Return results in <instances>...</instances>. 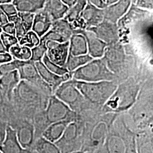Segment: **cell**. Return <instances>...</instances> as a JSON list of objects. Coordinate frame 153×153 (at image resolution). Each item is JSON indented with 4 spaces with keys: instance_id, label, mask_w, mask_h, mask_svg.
<instances>
[{
    "instance_id": "cell-1",
    "label": "cell",
    "mask_w": 153,
    "mask_h": 153,
    "mask_svg": "<svg viewBox=\"0 0 153 153\" xmlns=\"http://www.w3.org/2000/svg\"><path fill=\"white\" fill-rule=\"evenodd\" d=\"M49 97L21 80L13 91L11 102L18 117L33 121L35 115L45 109Z\"/></svg>"
},
{
    "instance_id": "cell-2",
    "label": "cell",
    "mask_w": 153,
    "mask_h": 153,
    "mask_svg": "<svg viewBox=\"0 0 153 153\" xmlns=\"http://www.w3.org/2000/svg\"><path fill=\"white\" fill-rule=\"evenodd\" d=\"M72 81L88 102L98 105H104L117 87L114 81L90 82L73 79Z\"/></svg>"
},
{
    "instance_id": "cell-3",
    "label": "cell",
    "mask_w": 153,
    "mask_h": 153,
    "mask_svg": "<svg viewBox=\"0 0 153 153\" xmlns=\"http://www.w3.org/2000/svg\"><path fill=\"white\" fill-rule=\"evenodd\" d=\"M72 73L73 79L84 82L113 81L115 76L105 61L101 58L94 59Z\"/></svg>"
},
{
    "instance_id": "cell-4",
    "label": "cell",
    "mask_w": 153,
    "mask_h": 153,
    "mask_svg": "<svg viewBox=\"0 0 153 153\" xmlns=\"http://www.w3.org/2000/svg\"><path fill=\"white\" fill-rule=\"evenodd\" d=\"M138 88L129 84L117 86L115 92L104 104L107 112H121L130 108L136 101Z\"/></svg>"
},
{
    "instance_id": "cell-5",
    "label": "cell",
    "mask_w": 153,
    "mask_h": 153,
    "mask_svg": "<svg viewBox=\"0 0 153 153\" xmlns=\"http://www.w3.org/2000/svg\"><path fill=\"white\" fill-rule=\"evenodd\" d=\"M75 112L53 94L49 97L47 106L43 111V115L45 123L48 126L57 121H74Z\"/></svg>"
},
{
    "instance_id": "cell-6",
    "label": "cell",
    "mask_w": 153,
    "mask_h": 153,
    "mask_svg": "<svg viewBox=\"0 0 153 153\" xmlns=\"http://www.w3.org/2000/svg\"><path fill=\"white\" fill-rule=\"evenodd\" d=\"M53 95L74 112L82 109L85 102L87 101L75 86L72 80L61 83L56 89Z\"/></svg>"
},
{
    "instance_id": "cell-7",
    "label": "cell",
    "mask_w": 153,
    "mask_h": 153,
    "mask_svg": "<svg viewBox=\"0 0 153 153\" xmlns=\"http://www.w3.org/2000/svg\"><path fill=\"white\" fill-rule=\"evenodd\" d=\"M82 131V126L75 121H71L67 126L60 139L55 143L62 153L80 151Z\"/></svg>"
},
{
    "instance_id": "cell-8",
    "label": "cell",
    "mask_w": 153,
    "mask_h": 153,
    "mask_svg": "<svg viewBox=\"0 0 153 153\" xmlns=\"http://www.w3.org/2000/svg\"><path fill=\"white\" fill-rule=\"evenodd\" d=\"M18 71L21 80L29 83L47 95L51 96L53 94L52 89L41 78L34 62L23 61Z\"/></svg>"
},
{
    "instance_id": "cell-9",
    "label": "cell",
    "mask_w": 153,
    "mask_h": 153,
    "mask_svg": "<svg viewBox=\"0 0 153 153\" xmlns=\"http://www.w3.org/2000/svg\"><path fill=\"white\" fill-rule=\"evenodd\" d=\"M8 126L15 130L18 141L23 149L33 150L36 140V133L32 121L18 117Z\"/></svg>"
},
{
    "instance_id": "cell-10",
    "label": "cell",
    "mask_w": 153,
    "mask_h": 153,
    "mask_svg": "<svg viewBox=\"0 0 153 153\" xmlns=\"http://www.w3.org/2000/svg\"><path fill=\"white\" fill-rule=\"evenodd\" d=\"M46 55L50 60L60 66H65L69 55V42L59 43L48 40L46 43Z\"/></svg>"
},
{
    "instance_id": "cell-11",
    "label": "cell",
    "mask_w": 153,
    "mask_h": 153,
    "mask_svg": "<svg viewBox=\"0 0 153 153\" xmlns=\"http://www.w3.org/2000/svg\"><path fill=\"white\" fill-rule=\"evenodd\" d=\"M35 64L41 78L52 89L53 94L61 83L69 80L71 77V73L60 76L52 73L47 68L42 61L35 62Z\"/></svg>"
},
{
    "instance_id": "cell-12",
    "label": "cell",
    "mask_w": 153,
    "mask_h": 153,
    "mask_svg": "<svg viewBox=\"0 0 153 153\" xmlns=\"http://www.w3.org/2000/svg\"><path fill=\"white\" fill-rule=\"evenodd\" d=\"M133 0H119L103 9L104 19L115 23L128 11Z\"/></svg>"
},
{
    "instance_id": "cell-13",
    "label": "cell",
    "mask_w": 153,
    "mask_h": 153,
    "mask_svg": "<svg viewBox=\"0 0 153 153\" xmlns=\"http://www.w3.org/2000/svg\"><path fill=\"white\" fill-rule=\"evenodd\" d=\"M80 33H82L86 39L88 54L93 59L102 58L105 52L107 44L91 31L86 30Z\"/></svg>"
},
{
    "instance_id": "cell-14",
    "label": "cell",
    "mask_w": 153,
    "mask_h": 153,
    "mask_svg": "<svg viewBox=\"0 0 153 153\" xmlns=\"http://www.w3.org/2000/svg\"><path fill=\"white\" fill-rule=\"evenodd\" d=\"M115 24L104 19L97 26L87 30L94 33L97 37L108 44L116 40L117 31Z\"/></svg>"
},
{
    "instance_id": "cell-15",
    "label": "cell",
    "mask_w": 153,
    "mask_h": 153,
    "mask_svg": "<svg viewBox=\"0 0 153 153\" xmlns=\"http://www.w3.org/2000/svg\"><path fill=\"white\" fill-rule=\"evenodd\" d=\"M80 16L86 23L88 29L97 26L104 20V10L87 2Z\"/></svg>"
},
{
    "instance_id": "cell-16",
    "label": "cell",
    "mask_w": 153,
    "mask_h": 153,
    "mask_svg": "<svg viewBox=\"0 0 153 153\" xmlns=\"http://www.w3.org/2000/svg\"><path fill=\"white\" fill-rule=\"evenodd\" d=\"M26 150L22 148L14 129L7 125L5 137L0 145L2 153H25Z\"/></svg>"
},
{
    "instance_id": "cell-17",
    "label": "cell",
    "mask_w": 153,
    "mask_h": 153,
    "mask_svg": "<svg viewBox=\"0 0 153 153\" xmlns=\"http://www.w3.org/2000/svg\"><path fill=\"white\" fill-rule=\"evenodd\" d=\"M122 134L114 129L112 131L109 129L104 142L108 153H126V140Z\"/></svg>"
},
{
    "instance_id": "cell-18",
    "label": "cell",
    "mask_w": 153,
    "mask_h": 153,
    "mask_svg": "<svg viewBox=\"0 0 153 153\" xmlns=\"http://www.w3.org/2000/svg\"><path fill=\"white\" fill-rule=\"evenodd\" d=\"M53 22L46 11L42 9L35 13L31 30L40 38L51 29Z\"/></svg>"
},
{
    "instance_id": "cell-19",
    "label": "cell",
    "mask_w": 153,
    "mask_h": 153,
    "mask_svg": "<svg viewBox=\"0 0 153 153\" xmlns=\"http://www.w3.org/2000/svg\"><path fill=\"white\" fill-rule=\"evenodd\" d=\"M110 126L105 121H99L94 126L90 134V144L97 148L103 145L109 133Z\"/></svg>"
},
{
    "instance_id": "cell-20",
    "label": "cell",
    "mask_w": 153,
    "mask_h": 153,
    "mask_svg": "<svg viewBox=\"0 0 153 153\" xmlns=\"http://www.w3.org/2000/svg\"><path fill=\"white\" fill-rule=\"evenodd\" d=\"M20 81V76L17 70L1 76L0 90L10 102L13 91Z\"/></svg>"
},
{
    "instance_id": "cell-21",
    "label": "cell",
    "mask_w": 153,
    "mask_h": 153,
    "mask_svg": "<svg viewBox=\"0 0 153 153\" xmlns=\"http://www.w3.org/2000/svg\"><path fill=\"white\" fill-rule=\"evenodd\" d=\"M71 121H61L51 123L44 129L41 136L51 142L56 143L60 139L67 126Z\"/></svg>"
},
{
    "instance_id": "cell-22",
    "label": "cell",
    "mask_w": 153,
    "mask_h": 153,
    "mask_svg": "<svg viewBox=\"0 0 153 153\" xmlns=\"http://www.w3.org/2000/svg\"><path fill=\"white\" fill-rule=\"evenodd\" d=\"M68 9L61 0H46L43 8L53 22L64 18Z\"/></svg>"
},
{
    "instance_id": "cell-23",
    "label": "cell",
    "mask_w": 153,
    "mask_h": 153,
    "mask_svg": "<svg viewBox=\"0 0 153 153\" xmlns=\"http://www.w3.org/2000/svg\"><path fill=\"white\" fill-rule=\"evenodd\" d=\"M18 117L11 102L0 90V120L10 125Z\"/></svg>"
},
{
    "instance_id": "cell-24",
    "label": "cell",
    "mask_w": 153,
    "mask_h": 153,
    "mask_svg": "<svg viewBox=\"0 0 153 153\" xmlns=\"http://www.w3.org/2000/svg\"><path fill=\"white\" fill-rule=\"evenodd\" d=\"M69 42V55L79 56L88 53L87 41L82 33H73Z\"/></svg>"
},
{
    "instance_id": "cell-25",
    "label": "cell",
    "mask_w": 153,
    "mask_h": 153,
    "mask_svg": "<svg viewBox=\"0 0 153 153\" xmlns=\"http://www.w3.org/2000/svg\"><path fill=\"white\" fill-rule=\"evenodd\" d=\"M46 0H13V4L18 12L36 13L43 9Z\"/></svg>"
},
{
    "instance_id": "cell-26",
    "label": "cell",
    "mask_w": 153,
    "mask_h": 153,
    "mask_svg": "<svg viewBox=\"0 0 153 153\" xmlns=\"http://www.w3.org/2000/svg\"><path fill=\"white\" fill-rule=\"evenodd\" d=\"M33 150L36 153H62L55 143L42 136L36 139Z\"/></svg>"
},
{
    "instance_id": "cell-27",
    "label": "cell",
    "mask_w": 153,
    "mask_h": 153,
    "mask_svg": "<svg viewBox=\"0 0 153 153\" xmlns=\"http://www.w3.org/2000/svg\"><path fill=\"white\" fill-rule=\"evenodd\" d=\"M93 59H94L93 57H91L88 53L86 55L79 56L69 55L64 67L70 73H73L78 68L85 65Z\"/></svg>"
},
{
    "instance_id": "cell-28",
    "label": "cell",
    "mask_w": 153,
    "mask_h": 153,
    "mask_svg": "<svg viewBox=\"0 0 153 153\" xmlns=\"http://www.w3.org/2000/svg\"><path fill=\"white\" fill-rule=\"evenodd\" d=\"M9 53L11 55L13 59L18 60H30L31 57V49L27 47L21 45L18 43L11 47Z\"/></svg>"
},
{
    "instance_id": "cell-29",
    "label": "cell",
    "mask_w": 153,
    "mask_h": 153,
    "mask_svg": "<svg viewBox=\"0 0 153 153\" xmlns=\"http://www.w3.org/2000/svg\"><path fill=\"white\" fill-rule=\"evenodd\" d=\"M87 2L86 0H77L73 5L68 9L64 18L69 23L79 18Z\"/></svg>"
},
{
    "instance_id": "cell-30",
    "label": "cell",
    "mask_w": 153,
    "mask_h": 153,
    "mask_svg": "<svg viewBox=\"0 0 153 153\" xmlns=\"http://www.w3.org/2000/svg\"><path fill=\"white\" fill-rule=\"evenodd\" d=\"M40 42V38L38 35L30 30L28 31L22 38L18 40V44L23 46H26L32 49L38 45Z\"/></svg>"
},
{
    "instance_id": "cell-31",
    "label": "cell",
    "mask_w": 153,
    "mask_h": 153,
    "mask_svg": "<svg viewBox=\"0 0 153 153\" xmlns=\"http://www.w3.org/2000/svg\"><path fill=\"white\" fill-rule=\"evenodd\" d=\"M137 153H153L152 139L143 137L142 134L136 137Z\"/></svg>"
},
{
    "instance_id": "cell-32",
    "label": "cell",
    "mask_w": 153,
    "mask_h": 153,
    "mask_svg": "<svg viewBox=\"0 0 153 153\" xmlns=\"http://www.w3.org/2000/svg\"><path fill=\"white\" fill-rule=\"evenodd\" d=\"M42 61L48 70L57 75L63 76L69 73H71L68 71L64 66L58 65L50 60L46 54L44 55Z\"/></svg>"
},
{
    "instance_id": "cell-33",
    "label": "cell",
    "mask_w": 153,
    "mask_h": 153,
    "mask_svg": "<svg viewBox=\"0 0 153 153\" xmlns=\"http://www.w3.org/2000/svg\"><path fill=\"white\" fill-rule=\"evenodd\" d=\"M45 42L40 39V43L31 49V57L30 60L35 62L42 60L44 55L47 52Z\"/></svg>"
},
{
    "instance_id": "cell-34",
    "label": "cell",
    "mask_w": 153,
    "mask_h": 153,
    "mask_svg": "<svg viewBox=\"0 0 153 153\" xmlns=\"http://www.w3.org/2000/svg\"><path fill=\"white\" fill-rule=\"evenodd\" d=\"M8 21L14 24L16 30V36L18 40L22 38L27 33L18 14L8 17Z\"/></svg>"
},
{
    "instance_id": "cell-35",
    "label": "cell",
    "mask_w": 153,
    "mask_h": 153,
    "mask_svg": "<svg viewBox=\"0 0 153 153\" xmlns=\"http://www.w3.org/2000/svg\"><path fill=\"white\" fill-rule=\"evenodd\" d=\"M18 15L26 32L27 33L28 31L31 30L35 13L28 12H18Z\"/></svg>"
},
{
    "instance_id": "cell-36",
    "label": "cell",
    "mask_w": 153,
    "mask_h": 153,
    "mask_svg": "<svg viewBox=\"0 0 153 153\" xmlns=\"http://www.w3.org/2000/svg\"><path fill=\"white\" fill-rule=\"evenodd\" d=\"M23 61L13 59L8 62L0 65V76L4 74L14 71L18 69L19 67L21 65Z\"/></svg>"
},
{
    "instance_id": "cell-37",
    "label": "cell",
    "mask_w": 153,
    "mask_h": 153,
    "mask_svg": "<svg viewBox=\"0 0 153 153\" xmlns=\"http://www.w3.org/2000/svg\"><path fill=\"white\" fill-rule=\"evenodd\" d=\"M0 38L7 52H9V51L11 47L18 43V40L15 35H12L2 32L0 34Z\"/></svg>"
},
{
    "instance_id": "cell-38",
    "label": "cell",
    "mask_w": 153,
    "mask_h": 153,
    "mask_svg": "<svg viewBox=\"0 0 153 153\" xmlns=\"http://www.w3.org/2000/svg\"><path fill=\"white\" fill-rule=\"evenodd\" d=\"M0 9L5 14L7 18L16 15L18 13L16 6L13 3L0 4Z\"/></svg>"
},
{
    "instance_id": "cell-39",
    "label": "cell",
    "mask_w": 153,
    "mask_h": 153,
    "mask_svg": "<svg viewBox=\"0 0 153 153\" xmlns=\"http://www.w3.org/2000/svg\"><path fill=\"white\" fill-rule=\"evenodd\" d=\"M136 5L145 10H153V0H136Z\"/></svg>"
},
{
    "instance_id": "cell-40",
    "label": "cell",
    "mask_w": 153,
    "mask_h": 153,
    "mask_svg": "<svg viewBox=\"0 0 153 153\" xmlns=\"http://www.w3.org/2000/svg\"><path fill=\"white\" fill-rule=\"evenodd\" d=\"M2 32L16 36V30L14 25L12 22H9L5 25L1 26Z\"/></svg>"
},
{
    "instance_id": "cell-41",
    "label": "cell",
    "mask_w": 153,
    "mask_h": 153,
    "mask_svg": "<svg viewBox=\"0 0 153 153\" xmlns=\"http://www.w3.org/2000/svg\"><path fill=\"white\" fill-rule=\"evenodd\" d=\"M7 126V124L6 123L0 120V145L5 137Z\"/></svg>"
},
{
    "instance_id": "cell-42",
    "label": "cell",
    "mask_w": 153,
    "mask_h": 153,
    "mask_svg": "<svg viewBox=\"0 0 153 153\" xmlns=\"http://www.w3.org/2000/svg\"><path fill=\"white\" fill-rule=\"evenodd\" d=\"M13 58L9 52L0 53V65L13 60Z\"/></svg>"
},
{
    "instance_id": "cell-43",
    "label": "cell",
    "mask_w": 153,
    "mask_h": 153,
    "mask_svg": "<svg viewBox=\"0 0 153 153\" xmlns=\"http://www.w3.org/2000/svg\"><path fill=\"white\" fill-rule=\"evenodd\" d=\"M88 3H90L93 5L95 6L104 9L106 6V0H86Z\"/></svg>"
},
{
    "instance_id": "cell-44",
    "label": "cell",
    "mask_w": 153,
    "mask_h": 153,
    "mask_svg": "<svg viewBox=\"0 0 153 153\" xmlns=\"http://www.w3.org/2000/svg\"><path fill=\"white\" fill-rule=\"evenodd\" d=\"M0 20L2 23V26L9 22L8 18L5 14L0 9Z\"/></svg>"
},
{
    "instance_id": "cell-45",
    "label": "cell",
    "mask_w": 153,
    "mask_h": 153,
    "mask_svg": "<svg viewBox=\"0 0 153 153\" xmlns=\"http://www.w3.org/2000/svg\"><path fill=\"white\" fill-rule=\"evenodd\" d=\"M69 8L73 5L77 0H61Z\"/></svg>"
},
{
    "instance_id": "cell-46",
    "label": "cell",
    "mask_w": 153,
    "mask_h": 153,
    "mask_svg": "<svg viewBox=\"0 0 153 153\" xmlns=\"http://www.w3.org/2000/svg\"><path fill=\"white\" fill-rule=\"evenodd\" d=\"M4 52H6V50L4 45L2 43V41L1 40V38H0V53H4Z\"/></svg>"
},
{
    "instance_id": "cell-47",
    "label": "cell",
    "mask_w": 153,
    "mask_h": 153,
    "mask_svg": "<svg viewBox=\"0 0 153 153\" xmlns=\"http://www.w3.org/2000/svg\"><path fill=\"white\" fill-rule=\"evenodd\" d=\"M13 0H0V4H7V3H12Z\"/></svg>"
},
{
    "instance_id": "cell-48",
    "label": "cell",
    "mask_w": 153,
    "mask_h": 153,
    "mask_svg": "<svg viewBox=\"0 0 153 153\" xmlns=\"http://www.w3.org/2000/svg\"><path fill=\"white\" fill-rule=\"evenodd\" d=\"M117 1H119V0H106V4H107V6L111 4L115 3Z\"/></svg>"
},
{
    "instance_id": "cell-49",
    "label": "cell",
    "mask_w": 153,
    "mask_h": 153,
    "mask_svg": "<svg viewBox=\"0 0 153 153\" xmlns=\"http://www.w3.org/2000/svg\"><path fill=\"white\" fill-rule=\"evenodd\" d=\"M84 153V152H81V151H77V152H72V153Z\"/></svg>"
},
{
    "instance_id": "cell-50",
    "label": "cell",
    "mask_w": 153,
    "mask_h": 153,
    "mask_svg": "<svg viewBox=\"0 0 153 153\" xmlns=\"http://www.w3.org/2000/svg\"><path fill=\"white\" fill-rule=\"evenodd\" d=\"M2 33V28H1V27L0 26V34H1Z\"/></svg>"
},
{
    "instance_id": "cell-51",
    "label": "cell",
    "mask_w": 153,
    "mask_h": 153,
    "mask_svg": "<svg viewBox=\"0 0 153 153\" xmlns=\"http://www.w3.org/2000/svg\"><path fill=\"white\" fill-rule=\"evenodd\" d=\"M0 26L1 27L2 26V23H1V20H0Z\"/></svg>"
},
{
    "instance_id": "cell-52",
    "label": "cell",
    "mask_w": 153,
    "mask_h": 153,
    "mask_svg": "<svg viewBox=\"0 0 153 153\" xmlns=\"http://www.w3.org/2000/svg\"><path fill=\"white\" fill-rule=\"evenodd\" d=\"M0 153H1V151H0Z\"/></svg>"
},
{
    "instance_id": "cell-53",
    "label": "cell",
    "mask_w": 153,
    "mask_h": 153,
    "mask_svg": "<svg viewBox=\"0 0 153 153\" xmlns=\"http://www.w3.org/2000/svg\"><path fill=\"white\" fill-rule=\"evenodd\" d=\"M0 77H1V76H0Z\"/></svg>"
}]
</instances>
